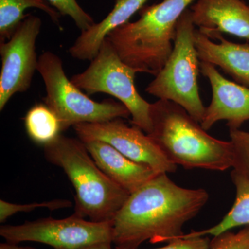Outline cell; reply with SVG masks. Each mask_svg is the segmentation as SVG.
<instances>
[{
	"mask_svg": "<svg viewBox=\"0 0 249 249\" xmlns=\"http://www.w3.org/2000/svg\"><path fill=\"white\" fill-rule=\"evenodd\" d=\"M160 173L131 193L113 220V244L137 249L143 242L168 243L183 235L187 222L199 213L209 195L206 190L177 185Z\"/></svg>",
	"mask_w": 249,
	"mask_h": 249,
	"instance_id": "1",
	"label": "cell"
},
{
	"mask_svg": "<svg viewBox=\"0 0 249 249\" xmlns=\"http://www.w3.org/2000/svg\"><path fill=\"white\" fill-rule=\"evenodd\" d=\"M152 129L147 134L169 161L186 169L224 171L232 168L231 142L213 137L186 109L177 103L158 100L151 103Z\"/></svg>",
	"mask_w": 249,
	"mask_h": 249,
	"instance_id": "2",
	"label": "cell"
},
{
	"mask_svg": "<svg viewBox=\"0 0 249 249\" xmlns=\"http://www.w3.org/2000/svg\"><path fill=\"white\" fill-rule=\"evenodd\" d=\"M44 152L49 163L62 168L74 188V213L93 222H112L130 194L98 168L84 142L60 134L44 145Z\"/></svg>",
	"mask_w": 249,
	"mask_h": 249,
	"instance_id": "3",
	"label": "cell"
},
{
	"mask_svg": "<svg viewBox=\"0 0 249 249\" xmlns=\"http://www.w3.org/2000/svg\"><path fill=\"white\" fill-rule=\"evenodd\" d=\"M195 0H163L144 6L140 18L111 31L107 38L129 67L156 76L171 54L178 20Z\"/></svg>",
	"mask_w": 249,
	"mask_h": 249,
	"instance_id": "4",
	"label": "cell"
},
{
	"mask_svg": "<svg viewBox=\"0 0 249 249\" xmlns=\"http://www.w3.org/2000/svg\"><path fill=\"white\" fill-rule=\"evenodd\" d=\"M195 27L191 11L186 9L177 24L171 54L145 91L159 100L177 103L201 124L206 107L198 85L200 60L195 45Z\"/></svg>",
	"mask_w": 249,
	"mask_h": 249,
	"instance_id": "5",
	"label": "cell"
},
{
	"mask_svg": "<svg viewBox=\"0 0 249 249\" xmlns=\"http://www.w3.org/2000/svg\"><path fill=\"white\" fill-rule=\"evenodd\" d=\"M37 71L45 85L44 103L56 115L62 132L78 124L103 123L130 116L123 103L112 100L98 103L88 97L67 78L61 58L56 54L46 52L40 55Z\"/></svg>",
	"mask_w": 249,
	"mask_h": 249,
	"instance_id": "6",
	"label": "cell"
},
{
	"mask_svg": "<svg viewBox=\"0 0 249 249\" xmlns=\"http://www.w3.org/2000/svg\"><path fill=\"white\" fill-rule=\"evenodd\" d=\"M138 73V70L123 61L106 37L89 67L72 76L71 80L87 95L103 93L117 98L128 109L131 124L148 134L152 129L151 103L137 91L134 80Z\"/></svg>",
	"mask_w": 249,
	"mask_h": 249,
	"instance_id": "7",
	"label": "cell"
},
{
	"mask_svg": "<svg viewBox=\"0 0 249 249\" xmlns=\"http://www.w3.org/2000/svg\"><path fill=\"white\" fill-rule=\"evenodd\" d=\"M0 235L10 243L34 242L55 249H76L100 242L113 243V221H87L74 213L65 219L43 218L20 225H3Z\"/></svg>",
	"mask_w": 249,
	"mask_h": 249,
	"instance_id": "8",
	"label": "cell"
},
{
	"mask_svg": "<svg viewBox=\"0 0 249 249\" xmlns=\"http://www.w3.org/2000/svg\"><path fill=\"white\" fill-rule=\"evenodd\" d=\"M41 27L40 18L27 14L12 37L0 43L1 111L15 94L25 92L30 88L38 65L36 41Z\"/></svg>",
	"mask_w": 249,
	"mask_h": 249,
	"instance_id": "9",
	"label": "cell"
},
{
	"mask_svg": "<svg viewBox=\"0 0 249 249\" xmlns=\"http://www.w3.org/2000/svg\"><path fill=\"white\" fill-rule=\"evenodd\" d=\"M73 128L80 140L107 142L129 160L146 165L157 173H173L178 168L142 129L133 124L127 125L121 118L103 123L78 124Z\"/></svg>",
	"mask_w": 249,
	"mask_h": 249,
	"instance_id": "10",
	"label": "cell"
},
{
	"mask_svg": "<svg viewBox=\"0 0 249 249\" xmlns=\"http://www.w3.org/2000/svg\"><path fill=\"white\" fill-rule=\"evenodd\" d=\"M200 71L211 84L212 100L201 127L211 129L218 121H227L229 129H240L249 120V88L224 78L211 64L200 62Z\"/></svg>",
	"mask_w": 249,
	"mask_h": 249,
	"instance_id": "11",
	"label": "cell"
},
{
	"mask_svg": "<svg viewBox=\"0 0 249 249\" xmlns=\"http://www.w3.org/2000/svg\"><path fill=\"white\" fill-rule=\"evenodd\" d=\"M190 10L195 26L208 37L225 33L249 40V6L242 0H197Z\"/></svg>",
	"mask_w": 249,
	"mask_h": 249,
	"instance_id": "12",
	"label": "cell"
},
{
	"mask_svg": "<svg viewBox=\"0 0 249 249\" xmlns=\"http://www.w3.org/2000/svg\"><path fill=\"white\" fill-rule=\"evenodd\" d=\"M195 45L200 62L219 67L237 83L249 88V43H235L222 34L208 37L196 29Z\"/></svg>",
	"mask_w": 249,
	"mask_h": 249,
	"instance_id": "13",
	"label": "cell"
},
{
	"mask_svg": "<svg viewBox=\"0 0 249 249\" xmlns=\"http://www.w3.org/2000/svg\"><path fill=\"white\" fill-rule=\"evenodd\" d=\"M82 142L98 168L129 194L160 174L129 160L107 142L98 140Z\"/></svg>",
	"mask_w": 249,
	"mask_h": 249,
	"instance_id": "14",
	"label": "cell"
},
{
	"mask_svg": "<svg viewBox=\"0 0 249 249\" xmlns=\"http://www.w3.org/2000/svg\"><path fill=\"white\" fill-rule=\"evenodd\" d=\"M147 1L116 0L114 8L102 21L81 32L69 49V53L77 60L91 61L111 31L128 22L131 17L140 11Z\"/></svg>",
	"mask_w": 249,
	"mask_h": 249,
	"instance_id": "15",
	"label": "cell"
},
{
	"mask_svg": "<svg viewBox=\"0 0 249 249\" xmlns=\"http://www.w3.org/2000/svg\"><path fill=\"white\" fill-rule=\"evenodd\" d=\"M231 178L235 185L236 197L232 209L214 227L199 231H191L183 234L178 238L215 236L229 231L234 228L249 227V178L235 170H232Z\"/></svg>",
	"mask_w": 249,
	"mask_h": 249,
	"instance_id": "16",
	"label": "cell"
},
{
	"mask_svg": "<svg viewBox=\"0 0 249 249\" xmlns=\"http://www.w3.org/2000/svg\"><path fill=\"white\" fill-rule=\"evenodd\" d=\"M36 8L44 11L60 27L61 15L46 0H0V43L9 40L27 15L24 11Z\"/></svg>",
	"mask_w": 249,
	"mask_h": 249,
	"instance_id": "17",
	"label": "cell"
},
{
	"mask_svg": "<svg viewBox=\"0 0 249 249\" xmlns=\"http://www.w3.org/2000/svg\"><path fill=\"white\" fill-rule=\"evenodd\" d=\"M24 126L33 142L45 145L56 139L62 132L56 115L45 104H36L27 111Z\"/></svg>",
	"mask_w": 249,
	"mask_h": 249,
	"instance_id": "18",
	"label": "cell"
},
{
	"mask_svg": "<svg viewBox=\"0 0 249 249\" xmlns=\"http://www.w3.org/2000/svg\"><path fill=\"white\" fill-rule=\"evenodd\" d=\"M62 16H69L77 27L83 31L88 30L96 24L93 18L78 4L77 0H46Z\"/></svg>",
	"mask_w": 249,
	"mask_h": 249,
	"instance_id": "19",
	"label": "cell"
},
{
	"mask_svg": "<svg viewBox=\"0 0 249 249\" xmlns=\"http://www.w3.org/2000/svg\"><path fill=\"white\" fill-rule=\"evenodd\" d=\"M229 135L235 152L232 168L249 178V132L240 129H229Z\"/></svg>",
	"mask_w": 249,
	"mask_h": 249,
	"instance_id": "20",
	"label": "cell"
},
{
	"mask_svg": "<svg viewBox=\"0 0 249 249\" xmlns=\"http://www.w3.org/2000/svg\"><path fill=\"white\" fill-rule=\"evenodd\" d=\"M72 203L67 199H55V200L43 201L41 203H32L29 204H17L0 200V222H4L8 218L14 214L21 212H31L39 208H47L53 211L55 210L71 207Z\"/></svg>",
	"mask_w": 249,
	"mask_h": 249,
	"instance_id": "21",
	"label": "cell"
},
{
	"mask_svg": "<svg viewBox=\"0 0 249 249\" xmlns=\"http://www.w3.org/2000/svg\"><path fill=\"white\" fill-rule=\"evenodd\" d=\"M213 237L211 249H249V227L237 232L229 231Z\"/></svg>",
	"mask_w": 249,
	"mask_h": 249,
	"instance_id": "22",
	"label": "cell"
},
{
	"mask_svg": "<svg viewBox=\"0 0 249 249\" xmlns=\"http://www.w3.org/2000/svg\"><path fill=\"white\" fill-rule=\"evenodd\" d=\"M116 249H124L116 247ZM155 249H211V240L206 236L181 237L168 242L165 247Z\"/></svg>",
	"mask_w": 249,
	"mask_h": 249,
	"instance_id": "23",
	"label": "cell"
},
{
	"mask_svg": "<svg viewBox=\"0 0 249 249\" xmlns=\"http://www.w3.org/2000/svg\"><path fill=\"white\" fill-rule=\"evenodd\" d=\"M111 242H100V243L93 244L85 247L76 249H111Z\"/></svg>",
	"mask_w": 249,
	"mask_h": 249,
	"instance_id": "24",
	"label": "cell"
},
{
	"mask_svg": "<svg viewBox=\"0 0 249 249\" xmlns=\"http://www.w3.org/2000/svg\"><path fill=\"white\" fill-rule=\"evenodd\" d=\"M0 249H36L34 247H22L18 245V244L10 243L6 242V243L0 244Z\"/></svg>",
	"mask_w": 249,
	"mask_h": 249,
	"instance_id": "25",
	"label": "cell"
}]
</instances>
